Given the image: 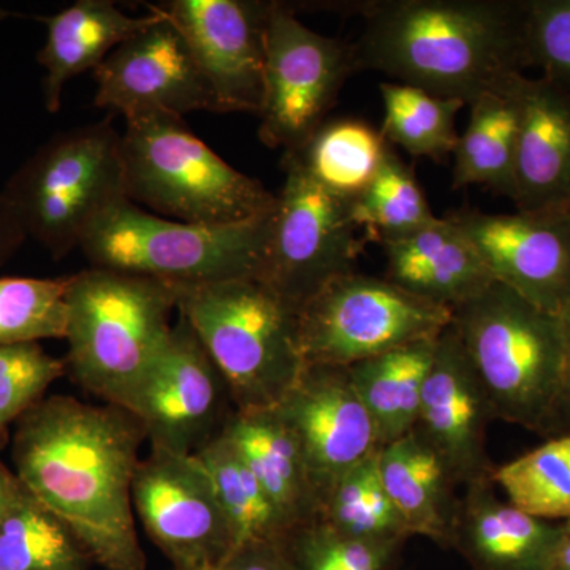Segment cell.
<instances>
[{
  "instance_id": "obj_15",
  "label": "cell",
  "mask_w": 570,
  "mask_h": 570,
  "mask_svg": "<svg viewBox=\"0 0 570 570\" xmlns=\"http://www.w3.org/2000/svg\"><path fill=\"white\" fill-rule=\"evenodd\" d=\"M157 11V20L124 41L96 70V105L124 118L146 111L183 116L223 112L213 89L178 28Z\"/></svg>"
},
{
  "instance_id": "obj_14",
  "label": "cell",
  "mask_w": 570,
  "mask_h": 570,
  "mask_svg": "<svg viewBox=\"0 0 570 570\" xmlns=\"http://www.w3.org/2000/svg\"><path fill=\"white\" fill-rule=\"evenodd\" d=\"M498 283L562 316L570 307V208L489 214L450 213Z\"/></svg>"
},
{
  "instance_id": "obj_29",
  "label": "cell",
  "mask_w": 570,
  "mask_h": 570,
  "mask_svg": "<svg viewBox=\"0 0 570 570\" xmlns=\"http://www.w3.org/2000/svg\"><path fill=\"white\" fill-rule=\"evenodd\" d=\"M92 564L69 527L22 487L0 520V570H91Z\"/></svg>"
},
{
  "instance_id": "obj_27",
  "label": "cell",
  "mask_w": 570,
  "mask_h": 570,
  "mask_svg": "<svg viewBox=\"0 0 570 570\" xmlns=\"http://www.w3.org/2000/svg\"><path fill=\"white\" fill-rule=\"evenodd\" d=\"M392 149L381 130L362 119H326L302 148L284 153L283 160L298 165L330 193L354 200Z\"/></svg>"
},
{
  "instance_id": "obj_31",
  "label": "cell",
  "mask_w": 570,
  "mask_h": 570,
  "mask_svg": "<svg viewBox=\"0 0 570 570\" xmlns=\"http://www.w3.org/2000/svg\"><path fill=\"white\" fill-rule=\"evenodd\" d=\"M379 450L337 480L318 520L348 538L403 546L411 534L382 482Z\"/></svg>"
},
{
  "instance_id": "obj_7",
  "label": "cell",
  "mask_w": 570,
  "mask_h": 570,
  "mask_svg": "<svg viewBox=\"0 0 570 570\" xmlns=\"http://www.w3.org/2000/svg\"><path fill=\"white\" fill-rule=\"evenodd\" d=\"M272 216L238 224L183 223L124 200L94 225L80 249L96 268L171 285L261 277Z\"/></svg>"
},
{
  "instance_id": "obj_36",
  "label": "cell",
  "mask_w": 570,
  "mask_h": 570,
  "mask_svg": "<svg viewBox=\"0 0 570 570\" xmlns=\"http://www.w3.org/2000/svg\"><path fill=\"white\" fill-rule=\"evenodd\" d=\"M66 371V362L45 352L39 343L0 347V439H6L11 423L43 400Z\"/></svg>"
},
{
  "instance_id": "obj_33",
  "label": "cell",
  "mask_w": 570,
  "mask_h": 570,
  "mask_svg": "<svg viewBox=\"0 0 570 570\" xmlns=\"http://www.w3.org/2000/svg\"><path fill=\"white\" fill-rule=\"evenodd\" d=\"M510 504L546 521L570 520V433L494 469Z\"/></svg>"
},
{
  "instance_id": "obj_4",
  "label": "cell",
  "mask_w": 570,
  "mask_h": 570,
  "mask_svg": "<svg viewBox=\"0 0 570 570\" xmlns=\"http://www.w3.org/2000/svg\"><path fill=\"white\" fill-rule=\"evenodd\" d=\"M452 324L494 419L549 438L564 356L561 316L494 281L453 309Z\"/></svg>"
},
{
  "instance_id": "obj_3",
  "label": "cell",
  "mask_w": 570,
  "mask_h": 570,
  "mask_svg": "<svg viewBox=\"0 0 570 570\" xmlns=\"http://www.w3.org/2000/svg\"><path fill=\"white\" fill-rule=\"evenodd\" d=\"M175 288L176 309L223 374L236 411L279 406L305 370L294 307L258 277Z\"/></svg>"
},
{
  "instance_id": "obj_1",
  "label": "cell",
  "mask_w": 570,
  "mask_h": 570,
  "mask_svg": "<svg viewBox=\"0 0 570 570\" xmlns=\"http://www.w3.org/2000/svg\"><path fill=\"white\" fill-rule=\"evenodd\" d=\"M14 475L104 570H145L132 487L145 431L118 406L43 397L14 423Z\"/></svg>"
},
{
  "instance_id": "obj_28",
  "label": "cell",
  "mask_w": 570,
  "mask_h": 570,
  "mask_svg": "<svg viewBox=\"0 0 570 570\" xmlns=\"http://www.w3.org/2000/svg\"><path fill=\"white\" fill-rule=\"evenodd\" d=\"M194 456L212 478L234 532L235 549L246 543L287 540L292 528L224 430Z\"/></svg>"
},
{
  "instance_id": "obj_10",
  "label": "cell",
  "mask_w": 570,
  "mask_h": 570,
  "mask_svg": "<svg viewBox=\"0 0 570 570\" xmlns=\"http://www.w3.org/2000/svg\"><path fill=\"white\" fill-rule=\"evenodd\" d=\"M285 181L272 216L264 281L298 313L330 281L355 272L360 239L352 200L330 193L283 160Z\"/></svg>"
},
{
  "instance_id": "obj_18",
  "label": "cell",
  "mask_w": 570,
  "mask_h": 570,
  "mask_svg": "<svg viewBox=\"0 0 570 570\" xmlns=\"http://www.w3.org/2000/svg\"><path fill=\"white\" fill-rule=\"evenodd\" d=\"M494 419L489 396L450 324L436 341L414 430L444 460L456 483L493 480L487 426Z\"/></svg>"
},
{
  "instance_id": "obj_21",
  "label": "cell",
  "mask_w": 570,
  "mask_h": 570,
  "mask_svg": "<svg viewBox=\"0 0 570 570\" xmlns=\"http://www.w3.org/2000/svg\"><path fill=\"white\" fill-rule=\"evenodd\" d=\"M390 283L452 309L482 294L494 277L449 217L382 245Z\"/></svg>"
},
{
  "instance_id": "obj_19",
  "label": "cell",
  "mask_w": 570,
  "mask_h": 570,
  "mask_svg": "<svg viewBox=\"0 0 570 570\" xmlns=\"http://www.w3.org/2000/svg\"><path fill=\"white\" fill-rule=\"evenodd\" d=\"M519 107L515 163L519 212L570 208V96L546 78L505 82Z\"/></svg>"
},
{
  "instance_id": "obj_2",
  "label": "cell",
  "mask_w": 570,
  "mask_h": 570,
  "mask_svg": "<svg viewBox=\"0 0 570 570\" xmlns=\"http://www.w3.org/2000/svg\"><path fill=\"white\" fill-rule=\"evenodd\" d=\"M365 29L355 70L469 105L532 67L528 0L356 2Z\"/></svg>"
},
{
  "instance_id": "obj_9",
  "label": "cell",
  "mask_w": 570,
  "mask_h": 570,
  "mask_svg": "<svg viewBox=\"0 0 570 570\" xmlns=\"http://www.w3.org/2000/svg\"><path fill=\"white\" fill-rule=\"evenodd\" d=\"M453 309L428 302L385 277H336L298 311V346L305 366L348 367L419 341H434L452 324Z\"/></svg>"
},
{
  "instance_id": "obj_23",
  "label": "cell",
  "mask_w": 570,
  "mask_h": 570,
  "mask_svg": "<svg viewBox=\"0 0 570 570\" xmlns=\"http://www.w3.org/2000/svg\"><path fill=\"white\" fill-rule=\"evenodd\" d=\"M134 18L108 0H78L51 17L37 18L47 28V40L37 61L45 69V108L58 112L67 82L96 70L124 41L157 20V11Z\"/></svg>"
},
{
  "instance_id": "obj_20",
  "label": "cell",
  "mask_w": 570,
  "mask_h": 570,
  "mask_svg": "<svg viewBox=\"0 0 570 570\" xmlns=\"http://www.w3.org/2000/svg\"><path fill=\"white\" fill-rule=\"evenodd\" d=\"M561 523L535 519L494 493L493 480L468 483L452 547L474 570H550Z\"/></svg>"
},
{
  "instance_id": "obj_43",
  "label": "cell",
  "mask_w": 570,
  "mask_h": 570,
  "mask_svg": "<svg viewBox=\"0 0 570 570\" xmlns=\"http://www.w3.org/2000/svg\"><path fill=\"white\" fill-rule=\"evenodd\" d=\"M17 17V14L13 13V11L3 9L2 6H0V22L9 20V18Z\"/></svg>"
},
{
  "instance_id": "obj_22",
  "label": "cell",
  "mask_w": 570,
  "mask_h": 570,
  "mask_svg": "<svg viewBox=\"0 0 570 570\" xmlns=\"http://www.w3.org/2000/svg\"><path fill=\"white\" fill-rule=\"evenodd\" d=\"M292 532L318 520L321 499L305 452L277 407L232 412L224 426Z\"/></svg>"
},
{
  "instance_id": "obj_17",
  "label": "cell",
  "mask_w": 570,
  "mask_h": 570,
  "mask_svg": "<svg viewBox=\"0 0 570 570\" xmlns=\"http://www.w3.org/2000/svg\"><path fill=\"white\" fill-rule=\"evenodd\" d=\"M276 407L302 444L321 509L337 480L381 449L347 367L305 366Z\"/></svg>"
},
{
  "instance_id": "obj_41",
  "label": "cell",
  "mask_w": 570,
  "mask_h": 570,
  "mask_svg": "<svg viewBox=\"0 0 570 570\" xmlns=\"http://www.w3.org/2000/svg\"><path fill=\"white\" fill-rule=\"evenodd\" d=\"M3 439H0V448H2ZM22 487L20 480L6 466L3 460L0 459V520L6 515L7 510L11 508L14 499L20 494Z\"/></svg>"
},
{
  "instance_id": "obj_34",
  "label": "cell",
  "mask_w": 570,
  "mask_h": 570,
  "mask_svg": "<svg viewBox=\"0 0 570 570\" xmlns=\"http://www.w3.org/2000/svg\"><path fill=\"white\" fill-rule=\"evenodd\" d=\"M69 276L0 277V347L63 340Z\"/></svg>"
},
{
  "instance_id": "obj_35",
  "label": "cell",
  "mask_w": 570,
  "mask_h": 570,
  "mask_svg": "<svg viewBox=\"0 0 570 570\" xmlns=\"http://www.w3.org/2000/svg\"><path fill=\"white\" fill-rule=\"evenodd\" d=\"M400 549V543L348 538L321 520L296 528L285 540L295 570H387Z\"/></svg>"
},
{
  "instance_id": "obj_11",
  "label": "cell",
  "mask_w": 570,
  "mask_h": 570,
  "mask_svg": "<svg viewBox=\"0 0 570 570\" xmlns=\"http://www.w3.org/2000/svg\"><path fill=\"white\" fill-rule=\"evenodd\" d=\"M354 48L322 36L295 17L294 7L269 3L265 91L258 137L284 153L302 148L326 121L348 75Z\"/></svg>"
},
{
  "instance_id": "obj_8",
  "label": "cell",
  "mask_w": 570,
  "mask_h": 570,
  "mask_svg": "<svg viewBox=\"0 0 570 570\" xmlns=\"http://www.w3.org/2000/svg\"><path fill=\"white\" fill-rule=\"evenodd\" d=\"M3 194L28 236L61 261L80 249L105 214L129 200L121 134L107 119L56 135L11 176Z\"/></svg>"
},
{
  "instance_id": "obj_13",
  "label": "cell",
  "mask_w": 570,
  "mask_h": 570,
  "mask_svg": "<svg viewBox=\"0 0 570 570\" xmlns=\"http://www.w3.org/2000/svg\"><path fill=\"white\" fill-rule=\"evenodd\" d=\"M132 502L174 570H217L235 549L212 478L194 455L151 449L135 472Z\"/></svg>"
},
{
  "instance_id": "obj_42",
  "label": "cell",
  "mask_w": 570,
  "mask_h": 570,
  "mask_svg": "<svg viewBox=\"0 0 570 570\" xmlns=\"http://www.w3.org/2000/svg\"><path fill=\"white\" fill-rule=\"evenodd\" d=\"M550 570H570V520L561 521V534L554 547Z\"/></svg>"
},
{
  "instance_id": "obj_37",
  "label": "cell",
  "mask_w": 570,
  "mask_h": 570,
  "mask_svg": "<svg viewBox=\"0 0 570 570\" xmlns=\"http://www.w3.org/2000/svg\"><path fill=\"white\" fill-rule=\"evenodd\" d=\"M532 67L570 96V0H528Z\"/></svg>"
},
{
  "instance_id": "obj_5",
  "label": "cell",
  "mask_w": 570,
  "mask_h": 570,
  "mask_svg": "<svg viewBox=\"0 0 570 570\" xmlns=\"http://www.w3.org/2000/svg\"><path fill=\"white\" fill-rule=\"evenodd\" d=\"M66 305L67 370L82 389L121 406L170 336L175 285L92 266L69 276Z\"/></svg>"
},
{
  "instance_id": "obj_39",
  "label": "cell",
  "mask_w": 570,
  "mask_h": 570,
  "mask_svg": "<svg viewBox=\"0 0 570 570\" xmlns=\"http://www.w3.org/2000/svg\"><path fill=\"white\" fill-rule=\"evenodd\" d=\"M28 238L20 214L2 190L0 193V266L7 264Z\"/></svg>"
},
{
  "instance_id": "obj_12",
  "label": "cell",
  "mask_w": 570,
  "mask_h": 570,
  "mask_svg": "<svg viewBox=\"0 0 570 570\" xmlns=\"http://www.w3.org/2000/svg\"><path fill=\"white\" fill-rule=\"evenodd\" d=\"M230 393L193 326L179 316L160 354L124 397L151 449L194 455L224 430Z\"/></svg>"
},
{
  "instance_id": "obj_16",
  "label": "cell",
  "mask_w": 570,
  "mask_h": 570,
  "mask_svg": "<svg viewBox=\"0 0 570 570\" xmlns=\"http://www.w3.org/2000/svg\"><path fill=\"white\" fill-rule=\"evenodd\" d=\"M269 3L170 0L157 6L183 33L223 112L261 115Z\"/></svg>"
},
{
  "instance_id": "obj_24",
  "label": "cell",
  "mask_w": 570,
  "mask_h": 570,
  "mask_svg": "<svg viewBox=\"0 0 570 570\" xmlns=\"http://www.w3.org/2000/svg\"><path fill=\"white\" fill-rule=\"evenodd\" d=\"M379 471L409 534L452 547L460 499L452 472L434 449L412 430L379 450Z\"/></svg>"
},
{
  "instance_id": "obj_25",
  "label": "cell",
  "mask_w": 570,
  "mask_h": 570,
  "mask_svg": "<svg viewBox=\"0 0 570 570\" xmlns=\"http://www.w3.org/2000/svg\"><path fill=\"white\" fill-rule=\"evenodd\" d=\"M436 341H419L347 367L376 426L381 448L406 436L417 425Z\"/></svg>"
},
{
  "instance_id": "obj_32",
  "label": "cell",
  "mask_w": 570,
  "mask_h": 570,
  "mask_svg": "<svg viewBox=\"0 0 570 570\" xmlns=\"http://www.w3.org/2000/svg\"><path fill=\"white\" fill-rule=\"evenodd\" d=\"M352 219L370 242H396L438 220L414 171L390 151L373 181L352 200Z\"/></svg>"
},
{
  "instance_id": "obj_30",
  "label": "cell",
  "mask_w": 570,
  "mask_h": 570,
  "mask_svg": "<svg viewBox=\"0 0 570 570\" xmlns=\"http://www.w3.org/2000/svg\"><path fill=\"white\" fill-rule=\"evenodd\" d=\"M379 89L385 111L381 132L390 146L436 160L455 151L460 138L456 116L466 105L463 100L396 82H382Z\"/></svg>"
},
{
  "instance_id": "obj_6",
  "label": "cell",
  "mask_w": 570,
  "mask_h": 570,
  "mask_svg": "<svg viewBox=\"0 0 570 570\" xmlns=\"http://www.w3.org/2000/svg\"><path fill=\"white\" fill-rule=\"evenodd\" d=\"M121 153L127 198L140 208L195 224H238L275 212L277 195L225 163L183 116L126 118Z\"/></svg>"
},
{
  "instance_id": "obj_40",
  "label": "cell",
  "mask_w": 570,
  "mask_h": 570,
  "mask_svg": "<svg viewBox=\"0 0 570 570\" xmlns=\"http://www.w3.org/2000/svg\"><path fill=\"white\" fill-rule=\"evenodd\" d=\"M561 321L562 330H564L561 389L549 439L570 433V307L562 314Z\"/></svg>"
},
{
  "instance_id": "obj_26",
  "label": "cell",
  "mask_w": 570,
  "mask_h": 570,
  "mask_svg": "<svg viewBox=\"0 0 570 570\" xmlns=\"http://www.w3.org/2000/svg\"><path fill=\"white\" fill-rule=\"evenodd\" d=\"M469 108L466 132L460 135L453 151V187L480 184L513 200L520 130L515 99L504 85L499 91L482 94Z\"/></svg>"
},
{
  "instance_id": "obj_38",
  "label": "cell",
  "mask_w": 570,
  "mask_h": 570,
  "mask_svg": "<svg viewBox=\"0 0 570 570\" xmlns=\"http://www.w3.org/2000/svg\"><path fill=\"white\" fill-rule=\"evenodd\" d=\"M217 570H295L285 542H253L238 547Z\"/></svg>"
}]
</instances>
